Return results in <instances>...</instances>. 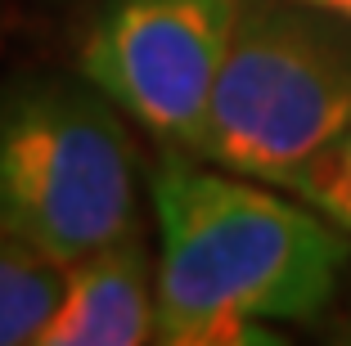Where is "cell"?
I'll return each mask as SVG.
<instances>
[{"mask_svg": "<svg viewBox=\"0 0 351 346\" xmlns=\"http://www.w3.org/2000/svg\"><path fill=\"white\" fill-rule=\"evenodd\" d=\"M158 333V247L145 230L63 265V293L32 346H145Z\"/></svg>", "mask_w": 351, "mask_h": 346, "instance_id": "5", "label": "cell"}, {"mask_svg": "<svg viewBox=\"0 0 351 346\" xmlns=\"http://www.w3.org/2000/svg\"><path fill=\"white\" fill-rule=\"evenodd\" d=\"M329 342H342V346H351V288L342 293V301H338V310L329 315Z\"/></svg>", "mask_w": 351, "mask_h": 346, "instance_id": "8", "label": "cell"}, {"mask_svg": "<svg viewBox=\"0 0 351 346\" xmlns=\"http://www.w3.org/2000/svg\"><path fill=\"white\" fill-rule=\"evenodd\" d=\"M0 32H5V10H0Z\"/></svg>", "mask_w": 351, "mask_h": 346, "instance_id": "10", "label": "cell"}, {"mask_svg": "<svg viewBox=\"0 0 351 346\" xmlns=\"http://www.w3.org/2000/svg\"><path fill=\"white\" fill-rule=\"evenodd\" d=\"M284 189L298 194V198H306L320 216H329L338 230L351 234V126L329 144V149L315 153Z\"/></svg>", "mask_w": 351, "mask_h": 346, "instance_id": "7", "label": "cell"}, {"mask_svg": "<svg viewBox=\"0 0 351 346\" xmlns=\"http://www.w3.org/2000/svg\"><path fill=\"white\" fill-rule=\"evenodd\" d=\"M149 171L135 122L77 68L0 82V230L68 265L140 230Z\"/></svg>", "mask_w": 351, "mask_h": 346, "instance_id": "2", "label": "cell"}, {"mask_svg": "<svg viewBox=\"0 0 351 346\" xmlns=\"http://www.w3.org/2000/svg\"><path fill=\"white\" fill-rule=\"evenodd\" d=\"M243 0H90L73 68L158 149L198 153Z\"/></svg>", "mask_w": 351, "mask_h": 346, "instance_id": "4", "label": "cell"}, {"mask_svg": "<svg viewBox=\"0 0 351 346\" xmlns=\"http://www.w3.org/2000/svg\"><path fill=\"white\" fill-rule=\"evenodd\" d=\"M158 346H275L279 324H329L347 293L351 234L306 198L185 149L149 166Z\"/></svg>", "mask_w": 351, "mask_h": 346, "instance_id": "1", "label": "cell"}, {"mask_svg": "<svg viewBox=\"0 0 351 346\" xmlns=\"http://www.w3.org/2000/svg\"><path fill=\"white\" fill-rule=\"evenodd\" d=\"M351 126V23L306 0H243L198 158L284 184Z\"/></svg>", "mask_w": 351, "mask_h": 346, "instance_id": "3", "label": "cell"}, {"mask_svg": "<svg viewBox=\"0 0 351 346\" xmlns=\"http://www.w3.org/2000/svg\"><path fill=\"white\" fill-rule=\"evenodd\" d=\"M306 5H315V10H329V14H338V18L351 23V0H306Z\"/></svg>", "mask_w": 351, "mask_h": 346, "instance_id": "9", "label": "cell"}, {"mask_svg": "<svg viewBox=\"0 0 351 346\" xmlns=\"http://www.w3.org/2000/svg\"><path fill=\"white\" fill-rule=\"evenodd\" d=\"M63 293V265L0 230V346H32Z\"/></svg>", "mask_w": 351, "mask_h": 346, "instance_id": "6", "label": "cell"}]
</instances>
